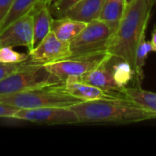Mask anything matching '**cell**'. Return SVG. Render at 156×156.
<instances>
[{
    "instance_id": "cell-1",
    "label": "cell",
    "mask_w": 156,
    "mask_h": 156,
    "mask_svg": "<svg viewBox=\"0 0 156 156\" xmlns=\"http://www.w3.org/2000/svg\"><path fill=\"white\" fill-rule=\"evenodd\" d=\"M69 109L75 112L80 123H130L156 118V113L124 97L81 101Z\"/></svg>"
},
{
    "instance_id": "cell-2",
    "label": "cell",
    "mask_w": 156,
    "mask_h": 156,
    "mask_svg": "<svg viewBox=\"0 0 156 156\" xmlns=\"http://www.w3.org/2000/svg\"><path fill=\"white\" fill-rule=\"evenodd\" d=\"M154 0H133L125 7L118 29L114 32L108 51L121 57L134 69L138 44L145 36Z\"/></svg>"
},
{
    "instance_id": "cell-3",
    "label": "cell",
    "mask_w": 156,
    "mask_h": 156,
    "mask_svg": "<svg viewBox=\"0 0 156 156\" xmlns=\"http://www.w3.org/2000/svg\"><path fill=\"white\" fill-rule=\"evenodd\" d=\"M57 85L58 84L15 93L1 94L0 102L18 109H37L44 107L69 108L82 101L60 90Z\"/></svg>"
},
{
    "instance_id": "cell-4",
    "label": "cell",
    "mask_w": 156,
    "mask_h": 156,
    "mask_svg": "<svg viewBox=\"0 0 156 156\" xmlns=\"http://www.w3.org/2000/svg\"><path fill=\"white\" fill-rule=\"evenodd\" d=\"M61 82L63 81L50 73L44 65L32 63L29 67L0 80V95L52 86Z\"/></svg>"
},
{
    "instance_id": "cell-5",
    "label": "cell",
    "mask_w": 156,
    "mask_h": 156,
    "mask_svg": "<svg viewBox=\"0 0 156 156\" xmlns=\"http://www.w3.org/2000/svg\"><path fill=\"white\" fill-rule=\"evenodd\" d=\"M113 34L112 27L100 19L87 23L85 28L69 42L71 57L108 50Z\"/></svg>"
},
{
    "instance_id": "cell-6",
    "label": "cell",
    "mask_w": 156,
    "mask_h": 156,
    "mask_svg": "<svg viewBox=\"0 0 156 156\" xmlns=\"http://www.w3.org/2000/svg\"><path fill=\"white\" fill-rule=\"evenodd\" d=\"M108 50L99 51L80 56H73L65 59L46 64L44 67L53 75L64 81L70 77H80L99 67L109 56Z\"/></svg>"
},
{
    "instance_id": "cell-7",
    "label": "cell",
    "mask_w": 156,
    "mask_h": 156,
    "mask_svg": "<svg viewBox=\"0 0 156 156\" xmlns=\"http://www.w3.org/2000/svg\"><path fill=\"white\" fill-rule=\"evenodd\" d=\"M11 119L34 123L58 125L78 124L80 121L75 112L66 107H44L37 109H19Z\"/></svg>"
},
{
    "instance_id": "cell-8",
    "label": "cell",
    "mask_w": 156,
    "mask_h": 156,
    "mask_svg": "<svg viewBox=\"0 0 156 156\" xmlns=\"http://www.w3.org/2000/svg\"><path fill=\"white\" fill-rule=\"evenodd\" d=\"M28 57L29 62L38 65L57 62L71 57L70 45L50 31L36 48L28 51Z\"/></svg>"
},
{
    "instance_id": "cell-9",
    "label": "cell",
    "mask_w": 156,
    "mask_h": 156,
    "mask_svg": "<svg viewBox=\"0 0 156 156\" xmlns=\"http://www.w3.org/2000/svg\"><path fill=\"white\" fill-rule=\"evenodd\" d=\"M33 10L15 21L0 33V48L23 46L28 51L34 48Z\"/></svg>"
},
{
    "instance_id": "cell-10",
    "label": "cell",
    "mask_w": 156,
    "mask_h": 156,
    "mask_svg": "<svg viewBox=\"0 0 156 156\" xmlns=\"http://www.w3.org/2000/svg\"><path fill=\"white\" fill-rule=\"evenodd\" d=\"M57 86L60 90L75 98H78L81 100L82 101H92V100L102 99V98L122 97V96L114 94V92L107 91L98 87L84 83L79 80L78 77L68 78L63 82L58 84Z\"/></svg>"
},
{
    "instance_id": "cell-11",
    "label": "cell",
    "mask_w": 156,
    "mask_h": 156,
    "mask_svg": "<svg viewBox=\"0 0 156 156\" xmlns=\"http://www.w3.org/2000/svg\"><path fill=\"white\" fill-rule=\"evenodd\" d=\"M111 55V54H110ZM110 57V56H109ZM109 57L96 69L83 74L80 77H78L79 80L98 87L101 90L111 91V92H121L120 88L116 85L112 72L109 64Z\"/></svg>"
},
{
    "instance_id": "cell-12",
    "label": "cell",
    "mask_w": 156,
    "mask_h": 156,
    "mask_svg": "<svg viewBox=\"0 0 156 156\" xmlns=\"http://www.w3.org/2000/svg\"><path fill=\"white\" fill-rule=\"evenodd\" d=\"M50 5H37L33 10V43L36 48L51 31L53 17Z\"/></svg>"
},
{
    "instance_id": "cell-13",
    "label": "cell",
    "mask_w": 156,
    "mask_h": 156,
    "mask_svg": "<svg viewBox=\"0 0 156 156\" xmlns=\"http://www.w3.org/2000/svg\"><path fill=\"white\" fill-rule=\"evenodd\" d=\"M105 1L106 0H80L72 6L64 16L89 23L99 18Z\"/></svg>"
},
{
    "instance_id": "cell-14",
    "label": "cell",
    "mask_w": 156,
    "mask_h": 156,
    "mask_svg": "<svg viewBox=\"0 0 156 156\" xmlns=\"http://www.w3.org/2000/svg\"><path fill=\"white\" fill-rule=\"evenodd\" d=\"M86 26L87 23L85 22L63 16L53 20L51 31L60 40L70 42L85 28Z\"/></svg>"
},
{
    "instance_id": "cell-15",
    "label": "cell",
    "mask_w": 156,
    "mask_h": 156,
    "mask_svg": "<svg viewBox=\"0 0 156 156\" xmlns=\"http://www.w3.org/2000/svg\"><path fill=\"white\" fill-rule=\"evenodd\" d=\"M108 60L112 72L113 80L121 90L127 86V84L133 80L134 76L136 78L134 69L129 62L121 57L111 54Z\"/></svg>"
},
{
    "instance_id": "cell-16",
    "label": "cell",
    "mask_w": 156,
    "mask_h": 156,
    "mask_svg": "<svg viewBox=\"0 0 156 156\" xmlns=\"http://www.w3.org/2000/svg\"><path fill=\"white\" fill-rule=\"evenodd\" d=\"M124 98L133 101L140 107L156 113V93L147 91L140 88H126L121 90Z\"/></svg>"
},
{
    "instance_id": "cell-17",
    "label": "cell",
    "mask_w": 156,
    "mask_h": 156,
    "mask_svg": "<svg viewBox=\"0 0 156 156\" xmlns=\"http://www.w3.org/2000/svg\"><path fill=\"white\" fill-rule=\"evenodd\" d=\"M126 5L124 2L106 0L98 19L107 23L115 32L122 21Z\"/></svg>"
},
{
    "instance_id": "cell-18",
    "label": "cell",
    "mask_w": 156,
    "mask_h": 156,
    "mask_svg": "<svg viewBox=\"0 0 156 156\" xmlns=\"http://www.w3.org/2000/svg\"><path fill=\"white\" fill-rule=\"evenodd\" d=\"M40 0H14L9 11L0 24V33L15 21L31 12Z\"/></svg>"
},
{
    "instance_id": "cell-19",
    "label": "cell",
    "mask_w": 156,
    "mask_h": 156,
    "mask_svg": "<svg viewBox=\"0 0 156 156\" xmlns=\"http://www.w3.org/2000/svg\"><path fill=\"white\" fill-rule=\"evenodd\" d=\"M154 51L153 45L151 41L145 40V36L142 37L140 40L136 53H135V65H134V70L136 74V79L138 80H141L144 77V67L145 65L146 59L149 56V53Z\"/></svg>"
},
{
    "instance_id": "cell-20",
    "label": "cell",
    "mask_w": 156,
    "mask_h": 156,
    "mask_svg": "<svg viewBox=\"0 0 156 156\" xmlns=\"http://www.w3.org/2000/svg\"><path fill=\"white\" fill-rule=\"evenodd\" d=\"M13 47L0 48V63L4 64H19L28 60V53H20L15 51Z\"/></svg>"
},
{
    "instance_id": "cell-21",
    "label": "cell",
    "mask_w": 156,
    "mask_h": 156,
    "mask_svg": "<svg viewBox=\"0 0 156 156\" xmlns=\"http://www.w3.org/2000/svg\"><path fill=\"white\" fill-rule=\"evenodd\" d=\"M32 63L28 60L23 63L19 64H4L0 63V80H4L7 76L11 75L14 72L19 71L21 69H24L27 67H29Z\"/></svg>"
},
{
    "instance_id": "cell-22",
    "label": "cell",
    "mask_w": 156,
    "mask_h": 156,
    "mask_svg": "<svg viewBox=\"0 0 156 156\" xmlns=\"http://www.w3.org/2000/svg\"><path fill=\"white\" fill-rule=\"evenodd\" d=\"M80 1V0H55L53 4V12L58 17H62Z\"/></svg>"
},
{
    "instance_id": "cell-23",
    "label": "cell",
    "mask_w": 156,
    "mask_h": 156,
    "mask_svg": "<svg viewBox=\"0 0 156 156\" xmlns=\"http://www.w3.org/2000/svg\"><path fill=\"white\" fill-rule=\"evenodd\" d=\"M19 109L0 102V118H12Z\"/></svg>"
},
{
    "instance_id": "cell-24",
    "label": "cell",
    "mask_w": 156,
    "mask_h": 156,
    "mask_svg": "<svg viewBox=\"0 0 156 156\" xmlns=\"http://www.w3.org/2000/svg\"><path fill=\"white\" fill-rule=\"evenodd\" d=\"M14 0H0V24L9 11Z\"/></svg>"
},
{
    "instance_id": "cell-25",
    "label": "cell",
    "mask_w": 156,
    "mask_h": 156,
    "mask_svg": "<svg viewBox=\"0 0 156 156\" xmlns=\"http://www.w3.org/2000/svg\"><path fill=\"white\" fill-rule=\"evenodd\" d=\"M151 43L153 45V48H154V51L156 52V28L154 29L153 33H152V40H151Z\"/></svg>"
},
{
    "instance_id": "cell-26",
    "label": "cell",
    "mask_w": 156,
    "mask_h": 156,
    "mask_svg": "<svg viewBox=\"0 0 156 156\" xmlns=\"http://www.w3.org/2000/svg\"><path fill=\"white\" fill-rule=\"evenodd\" d=\"M55 0H40L37 5H51V3Z\"/></svg>"
},
{
    "instance_id": "cell-27",
    "label": "cell",
    "mask_w": 156,
    "mask_h": 156,
    "mask_svg": "<svg viewBox=\"0 0 156 156\" xmlns=\"http://www.w3.org/2000/svg\"><path fill=\"white\" fill-rule=\"evenodd\" d=\"M133 0H124V2H125V5H126V6L128 5H130L132 2H133Z\"/></svg>"
},
{
    "instance_id": "cell-28",
    "label": "cell",
    "mask_w": 156,
    "mask_h": 156,
    "mask_svg": "<svg viewBox=\"0 0 156 156\" xmlns=\"http://www.w3.org/2000/svg\"><path fill=\"white\" fill-rule=\"evenodd\" d=\"M112 1H117V2H124V0H112ZM125 3V2H124Z\"/></svg>"
},
{
    "instance_id": "cell-29",
    "label": "cell",
    "mask_w": 156,
    "mask_h": 156,
    "mask_svg": "<svg viewBox=\"0 0 156 156\" xmlns=\"http://www.w3.org/2000/svg\"><path fill=\"white\" fill-rule=\"evenodd\" d=\"M154 2H155V0H154Z\"/></svg>"
}]
</instances>
